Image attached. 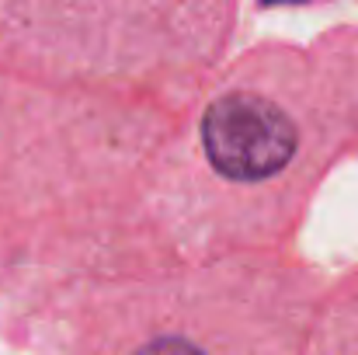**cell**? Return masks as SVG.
<instances>
[{
  "instance_id": "cell-2",
  "label": "cell",
  "mask_w": 358,
  "mask_h": 355,
  "mask_svg": "<svg viewBox=\"0 0 358 355\" xmlns=\"http://www.w3.org/2000/svg\"><path fill=\"white\" fill-rule=\"evenodd\" d=\"M136 355H206V352L195 349V345L185 342V338H153V342H146Z\"/></svg>"
},
{
  "instance_id": "cell-1",
  "label": "cell",
  "mask_w": 358,
  "mask_h": 355,
  "mask_svg": "<svg viewBox=\"0 0 358 355\" xmlns=\"http://www.w3.org/2000/svg\"><path fill=\"white\" fill-rule=\"evenodd\" d=\"M202 146L230 181H261L296 153V125L278 105L257 95H223L202 118Z\"/></svg>"
}]
</instances>
